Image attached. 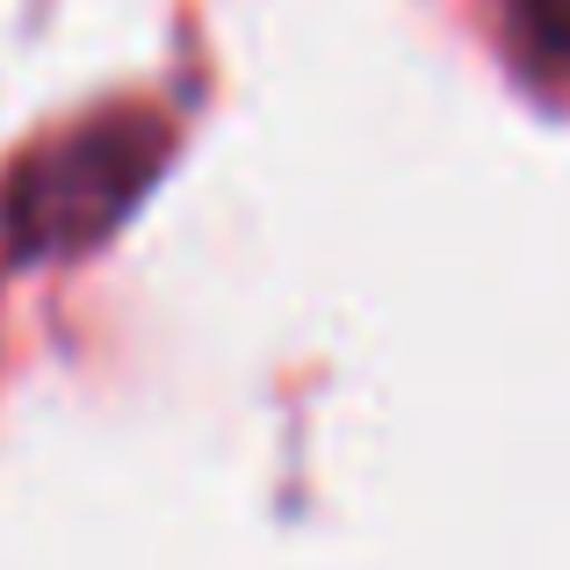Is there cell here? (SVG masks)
<instances>
[{"label":"cell","mask_w":570,"mask_h":570,"mask_svg":"<svg viewBox=\"0 0 570 570\" xmlns=\"http://www.w3.org/2000/svg\"><path fill=\"white\" fill-rule=\"evenodd\" d=\"M513 14H520V37L534 51L570 66V0H513Z\"/></svg>","instance_id":"7a4b0ae2"},{"label":"cell","mask_w":570,"mask_h":570,"mask_svg":"<svg viewBox=\"0 0 570 570\" xmlns=\"http://www.w3.org/2000/svg\"><path fill=\"white\" fill-rule=\"evenodd\" d=\"M174 130L153 109H101L72 130L29 145L0 188V232L14 261H58L87 253L153 195L167 174Z\"/></svg>","instance_id":"6da1fadb"}]
</instances>
